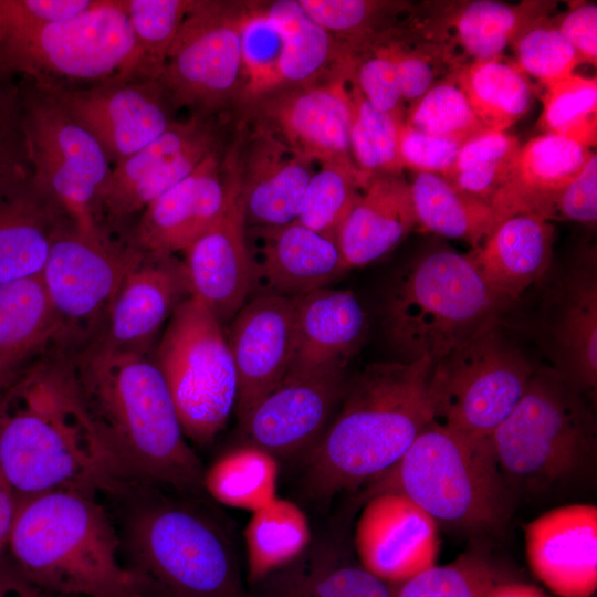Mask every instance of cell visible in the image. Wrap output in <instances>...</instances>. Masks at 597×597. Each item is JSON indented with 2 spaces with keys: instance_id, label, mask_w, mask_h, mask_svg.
Masks as SVG:
<instances>
[{
  "instance_id": "cell-35",
  "label": "cell",
  "mask_w": 597,
  "mask_h": 597,
  "mask_svg": "<svg viewBox=\"0 0 597 597\" xmlns=\"http://www.w3.org/2000/svg\"><path fill=\"white\" fill-rule=\"evenodd\" d=\"M266 11L282 36L277 88L318 81L327 66L353 57L348 46L313 21L297 1L275 2Z\"/></svg>"
},
{
  "instance_id": "cell-19",
  "label": "cell",
  "mask_w": 597,
  "mask_h": 597,
  "mask_svg": "<svg viewBox=\"0 0 597 597\" xmlns=\"http://www.w3.org/2000/svg\"><path fill=\"white\" fill-rule=\"evenodd\" d=\"M247 243L251 262L249 298L300 297L327 287L349 271L337 239L297 220L276 227H247Z\"/></svg>"
},
{
  "instance_id": "cell-57",
  "label": "cell",
  "mask_w": 597,
  "mask_h": 597,
  "mask_svg": "<svg viewBox=\"0 0 597 597\" xmlns=\"http://www.w3.org/2000/svg\"><path fill=\"white\" fill-rule=\"evenodd\" d=\"M0 597H57L30 582L7 552L0 555Z\"/></svg>"
},
{
  "instance_id": "cell-14",
  "label": "cell",
  "mask_w": 597,
  "mask_h": 597,
  "mask_svg": "<svg viewBox=\"0 0 597 597\" xmlns=\"http://www.w3.org/2000/svg\"><path fill=\"white\" fill-rule=\"evenodd\" d=\"M143 255L104 228L85 232L71 219L60 228L40 277L66 337L108 313L124 276Z\"/></svg>"
},
{
  "instance_id": "cell-24",
  "label": "cell",
  "mask_w": 597,
  "mask_h": 597,
  "mask_svg": "<svg viewBox=\"0 0 597 597\" xmlns=\"http://www.w3.org/2000/svg\"><path fill=\"white\" fill-rule=\"evenodd\" d=\"M220 151L207 157L190 175L151 201L129 242L156 255L184 252L222 213L231 187V168Z\"/></svg>"
},
{
  "instance_id": "cell-5",
  "label": "cell",
  "mask_w": 597,
  "mask_h": 597,
  "mask_svg": "<svg viewBox=\"0 0 597 597\" xmlns=\"http://www.w3.org/2000/svg\"><path fill=\"white\" fill-rule=\"evenodd\" d=\"M513 304L483 280L467 254L437 249L419 255L391 281L384 298V333L401 362L433 363Z\"/></svg>"
},
{
  "instance_id": "cell-47",
  "label": "cell",
  "mask_w": 597,
  "mask_h": 597,
  "mask_svg": "<svg viewBox=\"0 0 597 597\" xmlns=\"http://www.w3.org/2000/svg\"><path fill=\"white\" fill-rule=\"evenodd\" d=\"M504 583L499 572L478 555H461L454 562L433 565L389 587L391 597H491Z\"/></svg>"
},
{
  "instance_id": "cell-6",
  "label": "cell",
  "mask_w": 597,
  "mask_h": 597,
  "mask_svg": "<svg viewBox=\"0 0 597 597\" xmlns=\"http://www.w3.org/2000/svg\"><path fill=\"white\" fill-rule=\"evenodd\" d=\"M371 482L369 496L399 493L436 522L469 531L496 528L510 513L507 483L490 439H474L432 420L400 460Z\"/></svg>"
},
{
  "instance_id": "cell-42",
  "label": "cell",
  "mask_w": 597,
  "mask_h": 597,
  "mask_svg": "<svg viewBox=\"0 0 597 597\" xmlns=\"http://www.w3.org/2000/svg\"><path fill=\"white\" fill-rule=\"evenodd\" d=\"M521 148L515 136L485 129L463 143L443 178L464 195L490 206L510 176Z\"/></svg>"
},
{
  "instance_id": "cell-54",
  "label": "cell",
  "mask_w": 597,
  "mask_h": 597,
  "mask_svg": "<svg viewBox=\"0 0 597 597\" xmlns=\"http://www.w3.org/2000/svg\"><path fill=\"white\" fill-rule=\"evenodd\" d=\"M467 139L437 136L404 123L399 137V155L404 168L443 177L453 166Z\"/></svg>"
},
{
  "instance_id": "cell-17",
  "label": "cell",
  "mask_w": 597,
  "mask_h": 597,
  "mask_svg": "<svg viewBox=\"0 0 597 597\" xmlns=\"http://www.w3.org/2000/svg\"><path fill=\"white\" fill-rule=\"evenodd\" d=\"M410 12L407 30L437 44L455 70L503 55L519 32L532 20L548 15L552 1L510 4L493 0L423 3Z\"/></svg>"
},
{
  "instance_id": "cell-30",
  "label": "cell",
  "mask_w": 597,
  "mask_h": 597,
  "mask_svg": "<svg viewBox=\"0 0 597 597\" xmlns=\"http://www.w3.org/2000/svg\"><path fill=\"white\" fill-rule=\"evenodd\" d=\"M63 341L40 275L0 285V400Z\"/></svg>"
},
{
  "instance_id": "cell-49",
  "label": "cell",
  "mask_w": 597,
  "mask_h": 597,
  "mask_svg": "<svg viewBox=\"0 0 597 597\" xmlns=\"http://www.w3.org/2000/svg\"><path fill=\"white\" fill-rule=\"evenodd\" d=\"M511 45L519 67L545 86L572 76L582 63L548 15L528 22Z\"/></svg>"
},
{
  "instance_id": "cell-43",
  "label": "cell",
  "mask_w": 597,
  "mask_h": 597,
  "mask_svg": "<svg viewBox=\"0 0 597 597\" xmlns=\"http://www.w3.org/2000/svg\"><path fill=\"white\" fill-rule=\"evenodd\" d=\"M305 13L355 53L387 36L394 19L407 10L400 1L298 0Z\"/></svg>"
},
{
  "instance_id": "cell-59",
  "label": "cell",
  "mask_w": 597,
  "mask_h": 597,
  "mask_svg": "<svg viewBox=\"0 0 597 597\" xmlns=\"http://www.w3.org/2000/svg\"><path fill=\"white\" fill-rule=\"evenodd\" d=\"M491 597H546L538 588L523 583L504 582Z\"/></svg>"
},
{
  "instance_id": "cell-51",
  "label": "cell",
  "mask_w": 597,
  "mask_h": 597,
  "mask_svg": "<svg viewBox=\"0 0 597 597\" xmlns=\"http://www.w3.org/2000/svg\"><path fill=\"white\" fill-rule=\"evenodd\" d=\"M243 95L253 101L279 87L277 65L282 36L266 8L252 4L241 32Z\"/></svg>"
},
{
  "instance_id": "cell-39",
  "label": "cell",
  "mask_w": 597,
  "mask_h": 597,
  "mask_svg": "<svg viewBox=\"0 0 597 597\" xmlns=\"http://www.w3.org/2000/svg\"><path fill=\"white\" fill-rule=\"evenodd\" d=\"M279 475L277 458L247 442L205 468L202 488L217 502L252 513L277 498Z\"/></svg>"
},
{
  "instance_id": "cell-26",
  "label": "cell",
  "mask_w": 597,
  "mask_h": 597,
  "mask_svg": "<svg viewBox=\"0 0 597 597\" xmlns=\"http://www.w3.org/2000/svg\"><path fill=\"white\" fill-rule=\"evenodd\" d=\"M229 157L247 227H276L297 220L315 171L313 163L258 128L240 158Z\"/></svg>"
},
{
  "instance_id": "cell-23",
  "label": "cell",
  "mask_w": 597,
  "mask_h": 597,
  "mask_svg": "<svg viewBox=\"0 0 597 597\" xmlns=\"http://www.w3.org/2000/svg\"><path fill=\"white\" fill-rule=\"evenodd\" d=\"M231 168V187L219 218L182 253L189 296L223 325L230 323L250 295L251 262L247 224Z\"/></svg>"
},
{
  "instance_id": "cell-48",
  "label": "cell",
  "mask_w": 597,
  "mask_h": 597,
  "mask_svg": "<svg viewBox=\"0 0 597 597\" xmlns=\"http://www.w3.org/2000/svg\"><path fill=\"white\" fill-rule=\"evenodd\" d=\"M405 124L427 134L462 139L486 129L474 114L453 73L436 82L409 105Z\"/></svg>"
},
{
  "instance_id": "cell-33",
  "label": "cell",
  "mask_w": 597,
  "mask_h": 597,
  "mask_svg": "<svg viewBox=\"0 0 597 597\" xmlns=\"http://www.w3.org/2000/svg\"><path fill=\"white\" fill-rule=\"evenodd\" d=\"M69 220L59 202L32 179L0 198V285L39 276L56 232Z\"/></svg>"
},
{
  "instance_id": "cell-28",
  "label": "cell",
  "mask_w": 597,
  "mask_h": 597,
  "mask_svg": "<svg viewBox=\"0 0 597 597\" xmlns=\"http://www.w3.org/2000/svg\"><path fill=\"white\" fill-rule=\"evenodd\" d=\"M186 294L181 261L175 255L144 253L124 276L107 313V329L100 338L114 348L145 352Z\"/></svg>"
},
{
  "instance_id": "cell-40",
  "label": "cell",
  "mask_w": 597,
  "mask_h": 597,
  "mask_svg": "<svg viewBox=\"0 0 597 597\" xmlns=\"http://www.w3.org/2000/svg\"><path fill=\"white\" fill-rule=\"evenodd\" d=\"M350 98V156L366 188L375 178L402 175L399 137L405 121L375 108L360 93L354 75Z\"/></svg>"
},
{
  "instance_id": "cell-12",
  "label": "cell",
  "mask_w": 597,
  "mask_h": 597,
  "mask_svg": "<svg viewBox=\"0 0 597 597\" xmlns=\"http://www.w3.org/2000/svg\"><path fill=\"white\" fill-rule=\"evenodd\" d=\"M22 86L32 181L59 202L77 229H102L98 202L113 167L107 154L50 93L25 78Z\"/></svg>"
},
{
  "instance_id": "cell-36",
  "label": "cell",
  "mask_w": 597,
  "mask_h": 597,
  "mask_svg": "<svg viewBox=\"0 0 597 597\" xmlns=\"http://www.w3.org/2000/svg\"><path fill=\"white\" fill-rule=\"evenodd\" d=\"M310 521L293 501L276 498L252 512L244 528L247 576L255 585L289 566L310 546Z\"/></svg>"
},
{
  "instance_id": "cell-34",
  "label": "cell",
  "mask_w": 597,
  "mask_h": 597,
  "mask_svg": "<svg viewBox=\"0 0 597 597\" xmlns=\"http://www.w3.org/2000/svg\"><path fill=\"white\" fill-rule=\"evenodd\" d=\"M259 597H391L389 586L323 541L255 584Z\"/></svg>"
},
{
  "instance_id": "cell-27",
  "label": "cell",
  "mask_w": 597,
  "mask_h": 597,
  "mask_svg": "<svg viewBox=\"0 0 597 597\" xmlns=\"http://www.w3.org/2000/svg\"><path fill=\"white\" fill-rule=\"evenodd\" d=\"M294 335L286 376L344 371L367 331L352 291L324 287L293 298Z\"/></svg>"
},
{
  "instance_id": "cell-7",
  "label": "cell",
  "mask_w": 597,
  "mask_h": 597,
  "mask_svg": "<svg viewBox=\"0 0 597 597\" xmlns=\"http://www.w3.org/2000/svg\"><path fill=\"white\" fill-rule=\"evenodd\" d=\"M490 442L507 485L540 490L588 468L596 452V429L584 395L546 367L534 369Z\"/></svg>"
},
{
  "instance_id": "cell-11",
  "label": "cell",
  "mask_w": 597,
  "mask_h": 597,
  "mask_svg": "<svg viewBox=\"0 0 597 597\" xmlns=\"http://www.w3.org/2000/svg\"><path fill=\"white\" fill-rule=\"evenodd\" d=\"M534 369L493 324L434 363L428 384L431 420L489 440L516 407Z\"/></svg>"
},
{
  "instance_id": "cell-2",
  "label": "cell",
  "mask_w": 597,
  "mask_h": 597,
  "mask_svg": "<svg viewBox=\"0 0 597 597\" xmlns=\"http://www.w3.org/2000/svg\"><path fill=\"white\" fill-rule=\"evenodd\" d=\"M73 358L84 404L126 473L180 492L203 490L205 468L156 362L101 338Z\"/></svg>"
},
{
  "instance_id": "cell-9",
  "label": "cell",
  "mask_w": 597,
  "mask_h": 597,
  "mask_svg": "<svg viewBox=\"0 0 597 597\" xmlns=\"http://www.w3.org/2000/svg\"><path fill=\"white\" fill-rule=\"evenodd\" d=\"M127 541L132 569L165 597H247L227 536L195 509L148 504L129 520Z\"/></svg>"
},
{
  "instance_id": "cell-41",
  "label": "cell",
  "mask_w": 597,
  "mask_h": 597,
  "mask_svg": "<svg viewBox=\"0 0 597 597\" xmlns=\"http://www.w3.org/2000/svg\"><path fill=\"white\" fill-rule=\"evenodd\" d=\"M214 135H218V128L212 116L192 113L186 121H174L157 138L113 165L111 176L100 197V224L103 212L137 181L190 147Z\"/></svg>"
},
{
  "instance_id": "cell-52",
  "label": "cell",
  "mask_w": 597,
  "mask_h": 597,
  "mask_svg": "<svg viewBox=\"0 0 597 597\" xmlns=\"http://www.w3.org/2000/svg\"><path fill=\"white\" fill-rule=\"evenodd\" d=\"M354 59V81L363 96L378 111L405 121L407 107L395 66L387 54L371 45Z\"/></svg>"
},
{
  "instance_id": "cell-37",
  "label": "cell",
  "mask_w": 597,
  "mask_h": 597,
  "mask_svg": "<svg viewBox=\"0 0 597 597\" xmlns=\"http://www.w3.org/2000/svg\"><path fill=\"white\" fill-rule=\"evenodd\" d=\"M470 106L489 130L505 132L530 109L534 90L515 61L500 55L453 72Z\"/></svg>"
},
{
  "instance_id": "cell-8",
  "label": "cell",
  "mask_w": 597,
  "mask_h": 597,
  "mask_svg": "<svg viewBox=\"0 0 597 597\" xmlns=\"http://www.w3.org/2000/svg\"><path fill=\"white\" fill-rule=\"evenodd\" d=\"M138 52L122 0L0 42V69L38 87L83 88L136 77Z\"/></svg>"
},
{
  "instance_id": "cell-44",
  "label": "cell",
  "mask_w": 597,
  "mask_h": 597,
  "mask_svg": "<svg viewBox=\"0 0 597 597\" xmlns=\"http://www.w3.org/2000/svg\"><path fill=\"white\" fill-rule=\"evenodd\" d=\"M365 189L362 176L353 163L322 164L308 181L297 221L337 239L339 227Z\"/></svg>"
},
{
  "instance_id": "cell-31",
  "label": "cell",
  "mask_w": 597,
  "mask_h": 597,
  "mask_svg": "<svg viewBox=\"0 0 597 597\" xmlns=\"http://www.w3.org/2000/svg\"><path fill=\"white\" fill-rule=\"evenodd\" d=\"M554 237L548 220L517 214L498 223L467 256L492 290L514 302L549 270Z\"/></svg>"
},
{
  "instance_id": "cell-45",
  "label": "cell",
  "mask_w": 597,
  "mask_h": 597,
  "mask_svg": "<svg viewBox=\"0 0 597 597\" xmlns=\"http://www.w3.org/2000/svg\"><path fill=\"white\" fill-rule=\"evenodd\" d=\"M193 0H122L138 52L136 77L159 78Z\"/></svg>"
},
{
  "instance_id": "cell-55",
  "label": "cell",
  "mask_w": 597,
  "mask_h": 597,
  "mask_svg": "<svg viewBox=\"0 0 597 597\" xmlns=\"http://www.w3.org/2000/svg\"><path fill=\"white\" fill-rule=\"evenodd\" d=\"M556 219L595 226L597 220V156L566 186L556 206Z\"/></svg>"
},
{
  "instance_id": "cell-25",
  "label": "cell",
  "mask_w": 597,
  "mask_h": 597,
  "mask_svg": "<svg viewBox=\"0 0 597 597\" xmlns=\"http://www.w3.org/2000/svg\"><path fill=\"white\" fill-rule=\"evenodd\" d=\"M525 552L535 577L559 597H591L597 589V507L569 504L524 527Z\"/></svg>"
},
{
  "instance_id": "cell-13",
  "label": "cell",
  "mask_w": 597,
  "mask_h": 597,
  "mask_svg": "<svg viewBox=\"0 0 597 597\" xmlns=\"http://www.w3.org/2000/svg\"><path fill=\"white\" fill-rule=\"evenodd\" d=\"M251 8L244 2L193 0L160 75L175 106L212 116L240 94L241 32Z\"/></svg>"
},
{
  "instance_id": "cell-16",
  "label": "cell",
  "mask_w": 597,
  "mask_h": 597,
  "mask_svg": "<svg viewBox=\"0 0 597 597\" xmlns=\"http://www.w3.org/2000/svg\"><path fill=\"white\" fill-rule=\"evenodd\" d=\"M44 91L98 140L112 165L149 144L174 122L175 104L159 78L132 77Z\"/></svg>"
},
{
  "instance_id": "cell-32",
  "label": "cell",
  "mask_w": 597,
  "mask_h": 597,
  "mask_svg": "<svg viewBox=\"0 0 597 597\" xmlns=\"http://www.w3.org/2000/svg\"><path fill=\"white\" fill-rule=\"evenodd\" d=\"M410 184L402 175L375 178L337 232L342 256L350 270L375 262L415 228Z\"/></svg>"
},
{
  "instance_id": "cell-18",
  "label": "cell",
  "mask_w": 597,
  "mask_h": 597,
  "mask_svg": "<svg viewBox=\"0 0 597 597\" xmlns=\"http://www.w3.org/2000/svg\"><path fill=\"white\" fill-rule=\"evenodd\" d=\"M543 339L552 368L583 395L597 388L595 253L576 259L545 296Z\"/></svg>"
},
{
  "instance_id": "cell-10",
  "label": "cell",
  "mask_w": 597,
  "mask_h": 597,
  "mask_svg": "<svg viewBox=\"0 0 597 597\" xmlns=\"http://www.w3.org/2000/svg\"><path fill=\"white\" fill-rule=\"evenodd\" d=\"M188 440L208 444L235 408L238 381L223 325L187 297L172 312L154 359Z\"/></svg>"
},
{
  "instance_id": "cell-22",
  "label": "cell",
  "mask_w": 597,
  "mask_h": 597,
  "mask_svg": "<svg viewBox=\"0 0 597 597\" xmlns=\"http://www.w3.org/2000/svg\"><path fill=\"white\" fill-rule=\"evenodd\" d=\"M294 301L249 298L226 333L238 381L235 411L242 423L286 376L293 348Z\"/></svg>"
},
{
  "instance_id": "cell-29",
  "label": "cell",
  "mask_w": 597,
  "mask_h": 597,
  "mask_svg": "<svg viewBox=\"0 0 597 597\" xmlns=\"http://www.w3.org/2000/svg\"><path fill=\"white\" fill-rule=\"evenodd\" d=\"M594 153L567 137L542 134L527 140L490 207L496 224L517 214L556 219V206L566 186Z\"/></svg>"
},
{
  "instance_id": "cell-20",
  "label": "cell",
  "mask_w": 597,
  "mask_h": 597,
  "mask_svg": "<svg viewBox=\"0 0 597 597\" xmlns=\"http://www.w3.org/2000/svg\"><path fill=\"white\" fill-rule=\"evenodd\" d=\"M354 546L367 572L386 584H399L436 565L437 522L399 493H377L359 514Z\"/></svg>"
},
{
  "instance_id": "cell-56",
  "label": "cell",
  "mask_w": 597,
  "mask_h": 597,
  "mask_svg": "<svg viewBox=\"0 0 597 597\" xmlns=\"http://www.w3.org/2000/svg\"><path fill=\"white\" fill-rule=\"evenodd\" d=\"M553 23L563 38L575 49L582 63L597 62V6L582 2Z\"/></svg>"
},
{
  "instance_id": "cell-38",
  "label": "cell",
  "mask_w": 597,
  "mask_h": 597,
  "mask_svg": "<svg viewBox=\"0 0 597 597\" xmlns=\"http://www.w3.org/2000/svg\"><path fill=\"white\" fill-rule=\"evenodd\" d=\"M410 184L417 226L436 234L481 245L496 226L492 208L454 188L443 177L416 172Z\"/></svg>"
},
{
  "instance_id": "cell-1",
  "label": "cell",
  "mask_w": 597,
  "mask_h": 597,
  "mask_svg": "<svg viewBox=\"0 0 597 597\" xmlns=\"http://www.w3.org/2000/svg\"><path fill=\"white\" fill-rule=\"evenodd\" d=\"M0 475L18 499L95 494L129 476L94 423L67 354H49L0 400Z\"/></svg>"
},
{
  "instance_id": "cell-53",
  "label": "cell",
  "mask_w": 597,
  "mask_h": 597,
  "mask_svg": "<svg viewBox=\"0 0 597 597\" xmlns=\"http://www.w3.org/2000/svg\"><path fill=\"white\" fill-rule=\"evenodd\" d=\"M97 0H0V42L39 25L77 15Z\"/></svg>"
},
{
  "instance_id": "cell-46",
  "label": "cell",
  "mask_w": 597,
  "mask_h": 597,
  "mask_svg": "<svg viewBox=\"0 0 597 597\" xmlns=\"http://www.w3.org/2000/svg\"><path fill=\"white\" fill-rule=\"evenodd\" d=\"M538 126L588 148L597 142V78L576 74L546 86Z\"/></svg>"
},
{
  "instance_id": "cell-58",
  "label": "cell",
  "mask_w": 597,
  "mask_h": 597,
  "mask_svg": "<svg viewBox=\"0 0 597 597\" xmlns=\"http://www.w3.org/2000/svg\"><path fill=\"white\" fill-rule=\"evenodd\" d=\"M17 505V495L0 475V555L7 551Z\"/></svg>"
},
{
  "instance_id": "cell-4",
  "label": "cell",
  "mask_w": 597,
  "mask_h": 597,
  "mask_svg": "<svg viewBox=\"0 0 597 597\" xmlns=\"http://www.w3.org/2000/svg\"><path fill=\"white\" fill-rule=\"evenodd\" d=\"M119 540L95 494L55 490L18 499L7 554L57 597H147L148 582L118 557Z\"/></svg>"
},
{
  "instance_id": "cell-3",
  "label": "cell",
  "mask_w": 597,
  "mask_h": 597,
  "mask_svg": "<svg viewBox=\"0 0 597 597\" xmlns=\"http://www.w3.org/2000/svg\"><path fill=\"white\" fill-rule=\"evenodd\" d=\"M434 363L385 362L347 383L335 418L307 453L304 494L327 503L394 467L431 421L428 384Z\"/></svg>"
},
{
  "instance_id": "cell-21",
  "label": "cell",
  "mask_w": 597,
  "mask_h": 597,
  "mask_svg": "<svg viewBox=\"0 0 597 597\" xmlns=\"http://www.w3.org/2000/svg\"><path fill=\"white\" fill-rule=\"evenodd\" d=\"M344 371L285 376L241 423L249 443L276 458L308 452L346 389Z\"/></svg>"
},
{
  "instance_id": "cell-15",
  "label": "cell",
  "mask_w": 597,
  "mask_h": 597,
  "mask_svg": "<svg viewBox=\"0 0 597 597\" xmlns=\"http://www.w3.org/2000/svg\"><path fill=\"white\" fill-rule=\"evenodd\" d=\"M353 75L354 62L349 60L324 82L281 87L251 101L255 128L313 164L353 163Z\"/></svg>"
},
{
  "instance_id": "cell-50",
  "label": "cell",
  "mask_w": 597,
  "mask_h": 597,
  "mask_svg": "<svg viewBox=\"0 0 597 597\" xmlns=\"http://www.w3.org/2000/svg\"><path fill=\"white\" fill-rule=\"evenodd\" d=\"M0 69V198L32 179L23 125V86Z\"/></svg>"
}]
</instances>
